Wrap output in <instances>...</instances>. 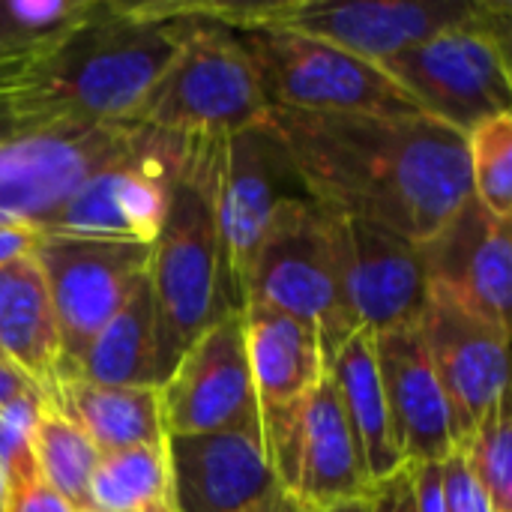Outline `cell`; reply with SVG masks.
Listing matches in <instances>:
<instances>
[{"label":"cell","mask_w":512,"mask_h":512,"mask_svg":"<svg viewBox=\"0 0 512 512\" xmlns=\"http://www.w3.org/2000/svg\"><path fill=\"white\" fill-rule=\"evenodd\" d=\"M303 192L342 219L429 240L468 198V141L423 114L270 108Z\"/></svg>","instance_id":"cell-1"},{"label":"cell","mask_w":512,"mask_h":512,"mask_svg":"<svg viewBox=\"0 0 512 512\" xmlns=\"http://www.w3.org/2000/svg\"><path fill=\"white\" fill-rule=\"evenodd\" d=\"M198 21L192 6L177 0H102L99 12L48 54L45 87L63 114L135 123Z\"/></svg>","instance_id":"cell-2"},{"label":"cell","mask_w":512,"mask_h":512,"mask_svg":"<svg viewBox=\"0 0 512 512\" xmlns=\"http://www.w3.org/2000/svg\"><path fill=\"white\" fill-rule=\"evenodd\" d=\"M213 150L216 141L186 138L165 222L150 246L156 387H162L186 348L228 315L213 216Z\"/></svg>","instance_id":"cell-3"},{"label":"cell","mask_w":512,"mask_h":512,"mask_svg":"<svg viewBox=\"0 0 512 512\" xmlns=\"http://www.w3.org/2000/svg\"><path fill=\"white\" fill-rule=\"evenodd\" d=\"M495 6L498 0H273L192 3V12L237 33L294 30L363 60L384 63L453 27L489 15Z\"/></svg>","instance_id":"cell-4"},{"label":"cell","mask_w":512,"mask_h":512,"mask_svg":"<svg viewBox=\"0 0 512 512\" xmlns=\"http://www.w3.org/2000/svg\"><path fill=\"white\" fill-rule=\"evenodd\" d=\"M512 3L378 63L414 108L462 135L512 114Z\"/></svg>","instance_id":"cell-5"},{"label":"cell","mask_w":512,"mask_h":512,"mask_svg":"<svg viewBox=\"0 0 512 512\" xmlns=\"http://www.w3.org/2000/svg\"><path fill=\"white\" fill-rule=\"evenodd\" d=\"M270 108L243 36L201 18L135 123L177 138L222 141L267 120Z\"/></svg>","instance_id":"cell-6"},{"label":"cell","mask_w":512,"mask_h":512,"mask_svg":"<svg viewBox=\"0 0 512 512\" xmlns=\"http://www.w3.org/2000/svg\"><path fill=\"white\" fill-rule=\"evenodd\" d=\"M336 222L309 195L282 201L249 276V306H273L309 324L330 360L357 333L345 306Z\"/></svg>","instance_id":"cell-7"},{"label":"cell","mask_w":512,"mask_h":512,"mask_svg":"<svg viewBox=\"0 0 512 512\" xmlns=\"http://www.w3.org/2000/svg\"><path fill=\"white\" fill-rule=\"evenodd\" d=\"M306 195L270 117L240 129L213 150V216L225 312L249 306V276L258 246L282 201Z\"/></svg>","instance_id":"cell-8"},{"label":"cell","mask_w":512,"mask_h":512,"mask_svg":"<svg viewBox=\"0 0 512 512\" xmlns=\"http://www.w3.org/2000/svg\"><path fill=\"white\" fill-rule=\"evenodd\" d=\"M144 126L60 114L0 141V225L45 231L60 207L135 147Z\"/></svg>","instance_id":"cell-9"},{"label":"cell","mask_w":512,"mask_h":512,"mask_svg":"<svg viewBox=\"0 0 512 512\" xmlns=\"http://www.w3.org/2000/svg\"><path fill=\"white\" fill-rule=\"evenodd\" d=\"M273 108L312 114H420L372 60L294 30L240 33Z\"/></svg>","instance_id":"cell-10"},{"label":"cell","mask_w":512,"mask_h":512,"mask_svg":"<svg viewBox=\"0 0 512 512\" xmlns=\"http://www.w3.org/2000/svg\"><path fill=\"white\" fill-rule=\"evenodd\" d=\"M261 411L279 489L303 510L327 512L375 495L330 372L297 405Z\"/></svg>","instance_id":"cell-11"},{"label":"cell","mask_w":512,"mask_h":512,"mask_svg":"<svg viewBox=\"0 0 512 512\" xmlns=\"http://www.w3.org/2000/svg\"><path fill=\"white\" fill-rule=\"evenodd\" d=\"M186 138L144 126L129 153L90 177L42 234L153 246L162 231Z\"/></svg>","instance_id":"cell-12"},{"label":"cell","mask_w":512,"mask_h":512,"mask_svg":"<svg viewBox=\"0 0 512 512\" xmlns=\"http://www.w3.org/2000/svg\"><path fill=\"white\" fill-rule=\"evenodd\" d=\"M60 336L63 375L72 372L90 339L144 282L150 246L123 240L42 234L33 252Z\"/></svg>","instance_id":"cell-13"},{"label":"cell","mask_w":512,"mask_h":512,"mask_svg":"<svg viewBox=\"0 0 512 512\" xmlns=\"http://www.w3.org/2000/svg\"><path fill=\"white\" fill-rule=\"evenodd\" d=\"M426 294L510 333L512 228L474 195L420 243Z\"/></svg>","instance_id":"cell-14"},{"label":"cell","mask_w":512,"mask_h":512,"mask_svg":"<svg viewBox=\"0 0 512 512\" xmlns=\"http://www.w3.org/2000/svg\"><path fill=\"white\" fill-rule=\"evenodd\" d=\"M162 429L168 435H201L258 420L243 315H222L177 360L159 387Z\"/></svg>","instance_id":"cell-15"},{"label":"cell","mask_w":512,"mask_h":512,"mask_svg":"<svg viewBox=\"0 0 512 512\" xmlns=\"http://www.w3.org/2000/svg\"><path fill=\"white\" fill-rule=\"evenodd\" d=\"M177 512H240L279 489L264 414L252 423L165 438Z\"/></svg>","instance_id":"cell-16"},{"label":"cell","mask_w":512,"mask_h":512,"mask_svg":"<svg viewBox=\"0 0 512 512\" xmlns=\"http://www.w3.org/2000/svg\"><path fill=\"white\" fill-rule=\"evenodd\" d=\"M336 219L342 288L354 327L375 336L417 324L429 300L420 243L372 222Z\"/></svg>","instance_id":"cell-17"},{"label":"cell","mask_w":512,"mask_h":512,"mask_svg":"<svg viewBox=\"0 0 512 512\" xmlns=\"http://www.w3.org/2000/svg\"><path fill=\"white\" fill-rule=\"evenodd\" d=\"M420 330L450 405L456 447H462L492 408L510 396V333L435 300H426Z\"/></svg>","instance_id":"cell-18"},{"label":"cell","mask_w":512,"mask_h":512,"mask_svg":"<svg viewBox=\"0 0 512 512\" xmlns=\"http://www.w3.org/2000/svg\"><path fill=\"white\" fill-rule=\"evenodd\" d=\"M381 387L405 465L441 462L456 450L450 405L435 375L420 321L375 333Z\"/></svg>","instance_id":"cell-19"},{"label":"cell","mask_w":512,"mask_h":512,"mask_svg":"<svg viewBox=\"0 0 512 512\" xmlns=\"http://www.w3.org/2000/svg\"><path fill=\"white\" fill-rule=\"evenodd\" d=\"M243 333L255 396L267 411L297 405L330 372L321 336L273 306H246Z\"/></svg>","instance_id":"cell-20"},{"label":"cell","mask_w":512,"mask_h":512,"mask_svg":"<svg viewBox=\"0 0 512 512\" xmlns=\"http://www.w3.org/2000/svg\"><path fill=\"white\" fill-rule=\"evenodd\" d=\"M42 402L78 426L99 453L165 441L159 387H108L60 375Z\"/></svg>","instance_id":"cell-21"},{"label":"cell","mask_w":512,"mask_h":512,"mask_svg":"<svg viewBox=\"0 0 512 512\" xmlns=\"http://www.w3.org/2000/svg\"><path fill=\"white\" fill-rule=\"evenodd\" d=\"M0 357L39 396L63 375L57 321L33 255L6 267L0 288Z\"/></svg>","instance_id":"cell-22"},{"label":"cell","mask_w":512,"mask_h":512,"mask_svg":"<svg viewBox=\"0 0 512 512\" xmlns=\"http://www.w3.org/2000/svg\"><path fill=\"white\" fill-rule=\"evenodd\" d=\"M330 378L345 408V417L351 423L369 480L375 486L393 480L408 465L399 456V447L393 438L390 411H387L381 372H378L375 336L366 330L351 333L348 342L330 360Z\"/></svg>","instance_id":"cell-23"},{"label":"cell","mask_w":512,"mask_h":512,"mask_svg":"<svg viewBox=\"0 0 512 512\" xmlns=\"http://www.w3.org/2000/svg\"><path fill=\"white\" fill-rule=\"evenodd\" d=\"M153 357V297L144 276L66 375L108 387H156Z\"/></svg>","instance_id":"cell-24"},{"label":"cell","mask_w":512,"mask_h":512,"mask_svg":"<svg viewBox=\"0 0 512 512\" xmlns=\"http://www.w3.org/2000/svg\"><path fill=\"white\" fill-rule=\"evenodd\" d=\"M90 510L177 512L165 441L102 453L90 477Z\"/></svg>","instance_id":"cell-25"},{"label":"cell","mask_w":512,"mask_h":512,"mask_svg":"<svg viewBox=\"0 0 512 512\" xmlns=\"http://www.w3.org/2000/svg\"><path fill=\"white\" fill-rule=\"evenodd\" d=\"M99 456L102 453L78 426L42 405L33 432V459L39 480L60 498H66L78 512L90 510V477Z\"/></svg>","instance_id":"cell-26"},{"label":"cell","mask_w":512,"mask_h":512,"mask_svg":"<svg viewBox=\"0 0 512 512\" xmlns=\"http://www.w3.org/2000/svg\"><path fill=\"white\" fill-rule=\"evenodd\" d=\"M54 45H0V141L63 114L45 87V60Z\"/></svg>","instance_id":"cell-27"},{"label":"cell","mask_w":512,"mask_h":512,"mask_svg":"<svg viewBox=\"0 0 512 512\" xmlns=\"http://www.w3.org/2000/svg\"><path fill=\"white\" fill-rule=\"evenodd\" d=\"M471 195L498 219L512 216V114L483 120L468 135Z\"/></svg>","instance_id":"cell-28"},{"label":"cell","mask_w":512,"mask_h":512,"mask_svg":"<svg viewBox=\"0 0 512 512\" xmlns=\"http://www.w3.org/2000/svg\"><path fill=\"white\" fill-rule=\"evenodd\" d=\"M495 512H512V411L504 396L459 447Z\"/></svg>","instance_id":"cell-29"},{"label":"cell","mask_w":512,"mask_h":512,"mask_svg":"<svg viewBox=\"0 0 512 512\" xmlns=\"http://www.w3.org/2000/svg\"><path fill=\"white\" fill-rule=\"evenodd\" d=\"M102 0H0V21L18 45H51L84 27Z\"/></svg>","instance_id":"cell-30"},{"label":"cell","mask_w":512,"mask_h":512,"mask_svg":"<svg viewBox=\"0 0 512 512\" xmlns=\"http://www.w3.org/2000/svg\"><path fill=\"white\" fill-rule=\"evenodd\" d=\"M42 405L45 402L33 387L0 405V474L9 495L39 483L33 459V432Z\"/></svg>","instance_id":"cell-31"},{"label":"cell","mask_w":512,"mask_h":512,"mask_svg":"<svg viewBox=\"0 0 512 512\" xmlns=\"http://www.w3.org/2000/svg\"><path fill=\"white\" fill-rule=\"evenodd\" d=\"M441 492L447 512H495L459 447L447 459H441Z\"/></svg>","instance_id":"cell-32"},{"label":"cell","mask_w":512,"mask_h":512,"mask_svg":"<svg viewBox=\"0 0 512 512\" xmlns=\"http://www.w3.org/2000/svg\"><path fill=\"white\" fill-rule=\"evenodd\" d=\"M408 474H411L417 512H447L444 492H441V462L408 465Z\"/></svg>","instance_id":"cell-33"},{"label":"cell","mask_w":512,"mask_h":512,"mask_svg":"<svg viewBox=\"0 0 512 512\" xmlns=\"http://www.w3.org/2000/svg\"><path fill=\"white\" fill-rule=\"evenodd\" d=\"M6 512H78L66 498H60L54 489H48L42 480L9 495Z\"/></svg>","instance_id":"cell-34"},{"label":"cell","mask_w":512,"mask_h":512,"mask_svg":"<svg viewBox=\"0 0 512 512\" xmlns=\"http://www.w3.org/2000/svg\"><path fill=\"white\" fill-rule=\"evenodd\" d=\"M372 512H417L408 468L399 471L393 480H387V483H381L375 489V495H372Z\"/></svg>","instance_id":"cell-35"},{"label":"cell","mask_w":512,"mask_h":512,"mask_svg":"<svg viewBox=\"0 0 512 512\" xmlns=\"http://www.w3.org/2000/svg\"><path fill=\"white\" fill-rule=\"evenodd\" d=\"M42 234L33 228H21V225H0V270L30 258L39 246Z\"/></svg>","instance_id":"cell-36"},{"label":"cell","mask_w":512,"mask_h":512,"mask_svg":"<svg viewBox=\"0 0 512 512\" xmlns=\"http://www.w3.org/2000/svg\"><path fill=\"white\" fill-rule=\"evenodd\" d=\"M24 390H30V384L0 357V405L3 402H9L12 396H18V393H24Z\"/></svg>","instance_id":"cell-37"},{"label":"cell","mask_w":512,"mask_h":512,"mask_svg":"<svg viewBox=\"0 0 512 512\" xmlns=\"http://www.w3.org/2000/svg\"><path fill=\"white\" fill-rule=\"evenodd\" d=\"M240 512H306L294 498H288L285 492H273V495H267L264 501H258V504H252V507H246V510Z\"/></svg>","instance_id":"cell-38"},{"label":"cell","mask_w":512,"mask_h":512,"mask_svg":"<svg viewBox=\"0 0 512 512\" xmlns=\"http://www.w3.org/2000/svg\"><path fill=\"white\" fill-rule=\"evenodd\" d=\"M327 512H372V498L369 501H351V504H342V507Z\"/></svg>","instance_id":"cell-39"},{"label":"cell","mask_w":512,"mask_h":512,"mask_svg":"<svg viewBox=\"0 0 512 512\" xmlns=\"http://www.w3.org/2000/svg\"><path fill=\"white\" fill-rule=\"evenodd\" d=\"M6 501H9V492H6V483H3V474H0V512H6Z\"/></svg>","instance_id":"cell-40"},{"label":"cell","mask_w":512,"mask_h":512,"mask_svg":"<svg viewBox=\"0 0 512 512\" xmlns=\"http://www.w3.org/2000/svg\"><path fill=\"white\" fill-rule=\"evenodd\" d=\"M0 45H18V42H12V39H9V33H6V27H3V21H0Z\"/></svg>","instance_id":"cell-41"},{"label":"cell","mask_w":512,"mask_h":512,"mask_svg":"<svg viewBox=\"0 0 512 512\" xmlns=\"http://www.w3.org/2000/svg\"><path fill=\"white\" fill-rule=\"evenodd\" d=\"M3 279H6V270H0V288H3Z\"/></svg>","instance_id":"cell-42"},{"label":"cell","mask_w":512,"mask_h":512,"mask_svg":"<svg viewBox=\"0 0 512 512\" xmlns=\"http://www.w3.org/2000/svg\"><path fill=\"white\" fill-rule=\"evenodd\" d=\"M87 512H96V510H87Z\"/></svg>","instance_id":"cell-43"}]
</instances>
